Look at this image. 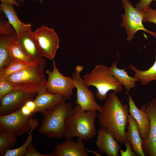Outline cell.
I'll return each mask as SVG.
<instances>
[{
  "mask_svg": "<svg viewBox=\"0 0 156 156\" xmlns=\"http://www.w3.org/2000/svg\"><path fill=\"white\" fill-rule=\"evenodd\" d=\"M66 100L42 114L44 117L39 129L40 133L52 139L64 137L74 110L72 105L66 103Z\"/></svg>",
  "mask_w": 156,
  "mask_h": 156,
  "instance_id": "cell-2",
  "label": "cell"
},
{
  "mask_svg": "<svg viewBox=\"0 0 156 156\" xmlns=\"http://www.w3.org/2000/svg\"><path fill=\"white\" fill-rule=\"evenodd\" d=\"M117 62H113L109 69L113 75L124 86L126 92H128L131 89L134 88L136 85V82L139 81L137 78L131 77L125 71V68L120 69L118 68Z\"/></svg>",
  "mask_w": 156,
  "mask_h": 156,
  "instance_id": "cell-19",
  "label": "cell"
},
{
  "mask_svg": "<svg viewBox=\"0 0 156 156\" xmlns=\"http://www.w3.org/2000/svg\"><path fill=\"white\" fill-rule=\"evenodd\" d=\"M98 114L94 110L83 111L77 104L69 120L65 138L77 137L85 141L94 138L96 134L95 121Z\"/></svg>",
  "mask_w": 156,
  "mask_h": 156,
  "instance_id": "cell-4",
  "label": "cell"
},
{
  "mask_svg": "<svg viewBox=\"0 0 156 156\" xmlns=\"http://www.w3.org/2000/svg\"><path fill=\"white\" fill-rule=\"evenodd\" d=\"M143 13V22L156 24V9H153L151 8Z\"/></svg>",
  "mask_w": 156,
  "mask_h": 156,
  "instance_id": "cell-29",
  "label": "cell"
},
{
  "mask_svg": "<svg viewBox=\"0 0 156 156\" xmlns=\"http://www.w3.org/2000/svg\"><path fill=\"white\" fill-rule=\"evenodd\" d=\"M83 69L82 66L75 67V70L72 74V77L75 84L76 88V104L79 105L82 110H91L101 112L102 107L99 105L95 100V95L88 87L81 77L80 73Z\"/></svg>",
  "mask_w": 156,
  "mask_h": 156,
  "instance_id": "cell-7",
  "label": "cell"
},
{
  "mask_svg": "<svg viewBox=\"0 0 156 156\" xmlns=\"http://www.w3.org/2000/svg\"><path fill=\"white\" fill-rule=\"evenodd\" d=\"M122 1L125 12L121 15L122 21L120 26L125 28L127 35V40L130 41L132 40L135 34L139 30L148 33L156 39V32L147 29L142 24L143 13L134 7L129 0H122Z\"/></svg>",
  "mask_w": 156,
  "mask_h": 156,
  "instance_id": "cell-6",
  "label": "cell"
},
{
  "mask_svg": "<svg viewBox=\"0 0 156 156\" xmlns=\"http://www.w3.org/2000/svg\"><path fill=\"white\" fill-rule=\"evenodd\" d=\"M42 52V56L53 60L59 47L60 39L55 30L42 25L33 31Z\"/></svg>",
  "mask_w": 156,
  "mask_h": 156,
  "instance_id": "cell-9",
  "label": "cell"
},
{
  "mask_svg": "<svg viewBox=\"0 0 156 156\" xmlns=\"http://www.w3.org/2000/svg\"><path fill=\"white\" fill-rule=\"evenodd\" d=\"M21 114L27 117L33 116L34 114L24 104L19 109Z\"/></svg>",
  "mask_w": 156,
  "mask_h": 156,
  "instance_id": "cell-33",
  "label": "cell"
},
{
  "mask_svg": "<svg viewBox=\"0 0 156 156\" xmlns=\"http://www.w3.org/2000/svg\"><path fill=\"white\" fill-rule=\"evenodd\" d=\"M1 3H8L18 7L20 6V4L15 0H0Z\"/></svg>",
  "mask_w": 156,
  "mask_h": 156,
  "instance_id": "cell-34",
  "label": "cell"
},
{
  "mask_svg": "<svg viewBox=\"0 0 156 156\" xmlns=\"http://www.w3.org/2000/svg\"><path fill=\"white\" fill-rule=\"evenodd\" d=\"M14 89V87L7 81L0 78V99Z\"/></svg>",
  "mask_w": 156,
  "mask_h": 156,
  "instance_id": "cell-28",
  "label": "cell"
},
{
  "mask_svg": "<svg viewBox=\"0 0 156 156\" xmlns=\"http://www.w3.org/2000/svg\"><path fill=\"white\" fill-rule=\"evenodd\" d=\"M128 96L129 112L138 123L142 139H146L149 131V122L146 112L137 107L132 97L127 94Z\"/></svg>",
  "mask_w": 156,
  "mask_h": 156,
  "instance_id": "cell-18",
  "label": "cell"
},
{
  "mask_svg": "<svg viewBox=\"0 0 156 156\" xmlns=\"http://www.w3.org/2000/svg\"><path fill=\"white\" fill-rule=\"evenodd\" d=\"M32 117L25 116L19 109L10 114L0 116V130H6L21 136L30 130Z\"/></svg>",
  "mask_w": 156,
  "mask_h": 156,
  "instance_id": "cell-11",
  "label": "cell"
},
{
  "mask_svg": "<svg viewBox=\"0 0 156 156\" xmlns=\"http://www.w3.org/2000/svg\"><path fill=\"white\" fill-rule=\"evenodd\" d=\"M83 79L88 86L96 88L95 96L101 100L107 99V93L110 90L117 94L122 92L123 90V85L105 65H96L90 73L85 75Z\"/></svg>",
  "mask_w": 156,
  "mask_h": 156,
  "instance_id": "cell-5",
  "label": "cell"
},
{
  "mask_svg": "<svg viewBox=\"0 0 156 156\" xmlns=\"http://www.w3.org/2000/svg\"><path fill=\"white\" fill-rule=\"evenodd\" d=\"M141 109L147 113L149 131L146 139L142 140V148L145 156H156V98L143 104Z\"/></svg>",
  "mask_w": 156,
  "mask_h": 156,
  "instance_id": "cell-12",
  "label": "cell"
},
{
  "mask_svg": "<svg viewBox=\"0 0 156 156\" xmlns=\"http://www.w3.org/2000/svg\"><path fill=\"white\" fill-rule=\"evenodd\" d=\"M0 10L13 27L17 34L27 25V23L21 21L19 19L13 5L6 3H1L0 4Z\"/></svg>",
  "mask_w": 156,
  "mask_h": 156,
  "instance_id": "cell-20",
  "label": "cell"
},
{
  "mask_svg": "<svg viewBox=\"0 0 156 156\" xmlns=\"http://www.w3.org/2000/svg\"><path fill=\"white\" fill-rule=\"evenodd\" d=\"M34 1H37L38 0H33ZM40 3L41 4H42L43 3L44 0H39ZM25 0H17V1H19V2H20L21 3L23 4L24 3Z\"/></svg>",
  "mask_w": 156,
  "mask_h": 156,
  "instance_id": "cell-35",
  "label": "cell"
},
{
  "mask_svg": "<svg viewBox=\"0 0 156 156\" xmlns=\"http://www.w3.org/2000/svg\"><path fill=\"white\" fill-rule=\"evenodd\" d=\"M25 156H54L53 153L45 154L38 152L36 149L34 145L31 144L28 147Z\"/></svg>",
  "mask_w": 156,
  "mask_h": 156,
  "instance_id": "cell-30",
  "label": "cell"
},
{
  "mask_svg": "<svg viewBox=\"0 0 156 156\" xmlns=\"http://www.w3.org/2000/svg\"><path fill=\"white\" fill-rule=\"evenodd\" d=\"M17 136L13 133L4 130H0V156H3L6 151L16 144L17 141Z\"/></svg>",
  "mask_w": 156,
  "mask_h": 156,
  "instance_id": "cell-25",
  "label": "cell"
},
{
  "mask_svg": "<svg viewBox=\"0 0 156 156\" xmlns=\"http://www.w3.org/2000/svg\"><path fill=\"white\" fill-rule=\"evenodd\" d=\"M35 64H29L12 60L10 64L0 70V78H4L20 70L30 67Z\"/></svg>",
  "mask_w": 156,
  "mask_h": 156,
  "instance_id": "cell-26",
  "label": "cell"
},
{
  "mask_svg": "<svg viewBox=\"0 0 156 156\" xmlns=\"http://www.w3.org/2000/svg\"><path fill=\"white\" fill-rule=\"evenodd\" d=\"M127 130L125 132L126 140L131 143L132 149L138 156H145L142 148V139L138 124L133 116L129 114Z\"/></svg>",
  "mask_w": 156,
  "mask_h": 156,
  "instance_id": "cell-17",
  "label": "cell"
},
{
  "mask_svg": "<svg viewBox=\"0 0 156 156\" xmlns=\"http://www.w3.org/2000/svg\"><path fill=\"white\" fill-rule=\"evenodd\" d=\"M85 146L81 139L78 138L76 141L72 138L66 139L56 145L53 153L54 156H88Z\"/></svg>",
  "mask_w": 156,
  "mask_h": 156,
  "instance_id": "cell-14",
  "label": "cell"
},
{
  "mask_svg": "<svg viewBox=\"0 0 156 156\" xmlns=\"http://www.w3.org/2000/svg\"><path fill=\"white\" fill-rule=\"evenodd\" d=\"M114 92L110 93L97 117L101 128L109 133L120 144L126 141L129 124V106L122 104Z\"/></svg>",
  "mask_w": 156,
  "mask_h": 156,
  "instance_id": "cell-1",
  "label": "cell"
},
{
  "mask_svg": "<svg viewBox=\"0 0 156 156\" xmlns=\"http://www.w3.org/2000/svg\"><path fill=\"white\" fill-rule=\"evenodd\" d=\"M39 125L36 118L33 119L31 123V127L28 133V136L25 142L18 148L13 149H8L3 156H25L29 146L31 144L33 140L32 132Z\"/></svg>",
  "mask_w": 156,
  "mask_h": 156,
  "instance_id": "cell-23",
  "label": "cell"
},
{
  "mask_svg": "<svg viewBox=\"0 0 156 156\" xmlns=\"http://www.w3.org/2000/svg\"><path fill=\"white\" fill-rule=\"evenodd\" d=\"M155 50L156 52V49ZM155 60L152 65L148 69L145 70H140L130 64L129 69L135 72L133 77L138 78L142 85L146 86L150 82L153 81H156V54L155 55Z\"/></svg>",
  "mask_w": 156,
  "mask_h": 156,
  "instance_id": "cell-21",
  "label": "cell"
},
{
  "mask_svg": "<svg viewBox=\"0 0 156 156\" xmlns=\"http://www.w3.org/2000/svg\"><path fill=\"white\" fill-rule=\"evenodd\" d=\"M16 36L12 39L9 46V50L12 59L29 64H35L29 59L21 48L15 39Z\"/></svg>",
  "mask_w": 156,
  "mask_h": 156,
  "instance_id": "cell-24",
  "label": "cell"
},
{
  "mask_svg": "<svg viewBox=\"0 0 156 156\" xmlns=\"http://www.w3.org/2000/svg\"><path fill=\"white\" fill-rule=\"evenodd\" d=\"M64 99H66L62 95L51 93L47 91V87H44L37 92L34 99L36 105L35 113L40 112L42 114Z\"/></svg>",
  "mask_w": 156,
  "mask_h": 156,
  "instance_id": "cell-16",
  "label": "cell"
},
{
  "mask_svg": "<svg viewBox=\"0 0 156 156\" xmlns=\"http://www.w3.org/2000/svg\"><path fill=\"white\" fill-rule=\"evenodd\" d=\"M153 0H140L135 5V7L141 12L144 13L150 8V4Z\"/></svg>",
  "mask_w": 156,
  "mask_h": 156,
  "instance_id": "cell-31",
  "label": "cell"
},
{
  "mask_svg": "<svg viewBox=\"0 0 156 156\" xmlns=\"http://www.w3.org/2000/svg\"><path fill=\"white\" fill-rule=\"evenodd\" d=\"M53 70L51 71L47 69L46 73L49 77L47 80V91L51 93L60 94L66 99H69L75 88V83L73 78L65 76L59 71L53 60Z\"/></svg>",
  "mask_w": 156,
  "mask_h": 156,
  "instance_id": "cell-8",
  "label": "cell"
},
{
  "mask_svg": "<svg viewBox=\"0 0 156 156\" xmlns=\"http://www.w3.org/2000/svg\"><path fill=\"white\" fill-rule=\"evenodd\" d=\"M119 142L103 129H99L96 144L99 151L107 156H118L120 146Z\"/></svg>",
  "mask_w": 156,
  "mask_h": 156,
  "instance_id": "cell-15",
  "label": "cell"
},
{
  "mask_svg": "<svg viewBox=\"0 0 156 156\" xmlns=\"http://www.w3.org/2000/svg\"><path fill=\"white\" fill-rule=\"evenodd\" d=\"M17 34L11 36L0 35V70L8 66L12 60L9 50L10 41Z\"/></svg>",
  "mask_w": 156,
  "mask_h": 156,
  "instance_id": "cell-22",
  "label": "cell"
},
{
  "mask_svg": "<svg viewBox=\"0 0 156 156\" xmlns=\"http://www.w3.org/2000/svg\"><path fill=\"white\" fill-rule=\"evenodd\" d=\"M15 39L34 63L38 64L44 59L38 43L32 30L30 23H27L21 30Z\"/></svg>",
  "mask_w": 156,
  "mask_h": 156,
  "instance_id": "cell-10",
  "label": "cell"
},
{
  "mask_svg": "<svg viewBox=\"0 0 156 156\" xmlns=\"http://www.w3.org/2000/svg\"><path fill=\"white\" fill-rule=\"evenodd\" d=\"M124 143L126 147V150L124 151L120 149L121 156H138L137 155L134 151H132L131 144L129 141L126 140Z\"/></svg>",
  "mask_w": 156,
  "mask_h": 156,
  "instance_id": "cell-32",
  "label": "cell"
},
{
  "mask_svg": "<svg viewBox=\"0 0 156 156\" xmlns=\"http://www.w3.org/2000/svg\"><path fill=\"white\" fill-rule=\"evenodd\" d=\"M36 93L15 89L0 99V115L12 113L20 109L28 100L34 99Z\"/></svg>",
  "mask_w": 156,
  "mask_h": 156,
  "instance_id": "cell-13",
  "label": "cell"
},
{
  "mask_svg": "<svg viewBox=\"0 0 156 156\" xmlns=\"http://www.w3.org/2000/svg\"><path fill=\"white\" fill-rule=\"evenodd\" d=\"M15 1H17V0H15Z\"/></svg>",
  "mask_w": 156,
  "mask_h": 156,
  "instance_id": "cell-36",
  "label": "cell"
},
{
  "mask_svg": "<svg viewBox=\"0 0 156 156\" xmlns=\"http://www.w3.org/2000/svg\"><path fill=\"white\" fill-rule=\"evenodd\" d=\"M0 34L8 36L17 34L13 27L5 19L2 12L0 15Z\"/></svg>",
  "mask_w": 156,
  "mask_h": 156,
  "instance_id": "cell-27",
  "label": "cell"
},
{
  "mask_svg": "<svg viewBox=\"0 0 156 156\" xmlns=\"http://www.w3.org/2000/svg\"><path fill=\"white\" fill-rule=\"evenodd\" d=\"M45 60L14 73L4 79L12 85L15 89L26 92H34L47 87L44 70Z\"/></svg>",
  "mask_w": 156,
  "mask_h": 156,
  "instance_id": "cell-3",
  "label": "cell"
}]
</instances>
